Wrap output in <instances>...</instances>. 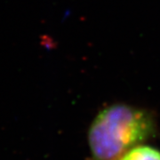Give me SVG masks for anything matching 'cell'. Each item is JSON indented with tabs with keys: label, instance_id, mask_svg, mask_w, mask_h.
Segmentation results:
<instances>
[{
	"label": "cell",
	"instance_id": "obj_1",
	"mask_svg": "<svg viewBox=\"0 0 160 160\" xmlns=\"http://www.w3.org/2000/svg\"><path fill=\"white\" fill-rule=\"evenodd\" d=\"M156 132V120L148 110L126 104L108 106L96 116L88 132L90 160H118Z\"/></svg>",
	"mask_w": 160,
	"mask_h": 160
},
{
	"label": "cell",
	"instance_id": "obj_2",
	"mask_svg": "<svg viewBox=\"0 0 160 160\" xmlns=\"http://www.w3.org/2000/svg\"><path fill=\"white\" fill-rule=\"evenodd\" d=\"M118 160H160V151L149 146L138 145L129 149Z\"/></svg>",
	"mask_w": 160,
	"mask_h": 160
}]
</instances>
